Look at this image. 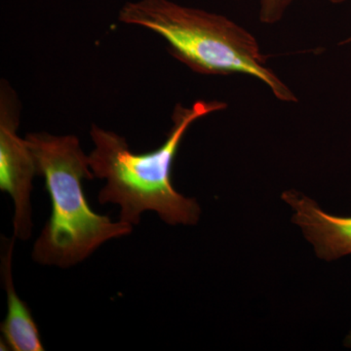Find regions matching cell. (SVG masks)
I'll list each match as a JSON object with an SVG mask.
<instances>
[{"label": "cell", "instance_id": "6da1fadb", "mask_svg": "<svg viewBox=\"0 0 351 351\" xmlns=\"http://www.w3.org/2000/svg\"><path fill=\"white\" fill-rule=\"evenodd\" d=\"M226 108L228 104L219 101L198 100L189 108L177 104L166 140L158 149L145 154H135L125 138L93 124L90 167L95 178L106 181L99 202L117 205L119 221L131 226L138 225L147 211L156 212L167 225H196L201 208L195 198L186 197L173 186V162L189 127Z\"/></svg>", "mask_w": 351, "mask_h": 351}, {"label": "cell", "instance_id": "7a4b0ae2", "mask_svg": "<svg viewBox=\"0 0 351 351\" xmlns=\"http://www.w3.org/2000/svg\"><path fill=\"white\" fill-rule=\"evenodd\" d=\"M45 182L51 214L32 249L36 263L69 269L110 241L130 234L133 226L112 221L88 204L83 181L93 180L89 156L75 135L36 132L25 135Z\"/></svg>", "mask_w": 351, "mask_h": 351}, {"label": "cell", "instance_id": "3957f363", "mask_svg": "<svg viewBox=\"0 0 351 351\" xmlns=\"http://www.w3.org/2000/svg\"><path fill=\"white\" fill-rule=\"evenodd\" d=\"M119 19L154 32L168 53L196 73L258 78L277 100L297 103V96L267 66L255 36L226 16L181 5L171 0H138L120 9Z\"/></svg>", "mask_w": 351, "mask_h": 351}, {"label": "cell", "instance_id": "277c9868", "mask_svg": "<svg viewBox=\"0 0 351 351\" xmlns=\"http://www.w3.org/2000/svg\"><path fill=\"white\" fill-rule=\"evenodd\" d=\"M20 103L17 95L2 80L0 88V189L14 204L13 237L31 239L32 182L38 176L36 159L25 138L18 136Z\"/></svg>", "mask_w": 351, "mask_h": 351}, {"label": "cell", "instance_id": "5b68a950", "mask_svg": "<svg viewBox=\"0 0 351 351\" xmlns=\"http://www.w3.org/2000/svg\"><path fill=\"white\" fill-rule=\"evenodd\" d=\"M281 197L292 208L293 221L313 245L318 258L331 262L351 255V218L326 213L297 191H284Z\"/></svg>", "mask_w": 351, "mask_h": 351}, {"label": "cell", "instance_id": "8992f818", "mask_svg": "<svg viewBox=\"0 0 351 351\" xmlns=\"http://www.w3.org/2000/svg\"><path fill=\"white\" fill-rule=\"evenodd\" d=\"M15 237L2 239L1 280L7 298V314L1 324L6 348L13 351H43L44 346L36 321L14 286L12 258Z\"/></svg>", "mask_w": 351, "mask_h": 351}, {"label": "cell", "instance_id": "52a82bcc", "mask_svg": "<svg viewBox=\"0 0 351 351\" xmlns=\"http://www.w3.org/2000/svg\"><path fill=\"white\" fill-rule=\"evenodd\" d=\"M332 4H341L348 0H328ZM293 0H258L260 10L258 18L265 25H274L280 22L287 12Z\"/></svg>", "mask_w": 351, "mask_h": 351}, {"label": "cell", "instance_id": "ba28073f", "mask_svg": "<svg viewBox=\"0 0 351 351\" xmlns=\"http://www.w3.org/2000/svg\"><path fill=\"white\" fill-rule=\"evenodd\" d=\"M345 345L348 346V348H351V330L350 334H348V337L346 338Z\"/></svg>", "mask_w": 351, "mask_h": 351}, {"label": "cell", "instance_id": "9c48e42d", "mask_svg": "<svg viewBox=\"0 0 351 351\" xmlns=\"http://www.w3.org/2000/svg\"><path fill=\"white\" fill-rule=\"evenodd\" d=\"M350 43H351V36H350V38L346 39V40H343V41H341V43H339V45H346V44H350Z\"/></svg>", "mask_w": 351, "mask_h": 351}]
</instances>
